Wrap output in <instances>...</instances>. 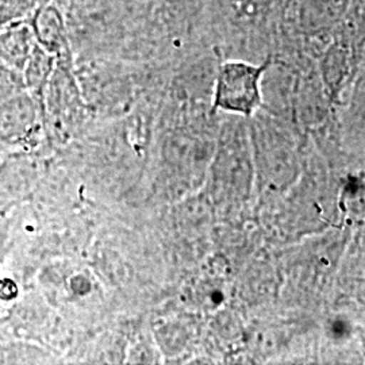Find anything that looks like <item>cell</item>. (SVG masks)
<instances>
[{"mask_svg": "<svg viewBox=\"0 0 365 365\" xmlns=\"http://www.w3.org/2000/svg\"><path fill=\"white\" fill-rule=\"evenodd\" d=\"M268 63L253 66L245 63H226L221 66L215 92V108L252 115L261 106V75Z\"/></svg>", "mask_w": 365, "mask_h": 365, "instance_id": "cell-1", "label": "cell"}]
</instances>
